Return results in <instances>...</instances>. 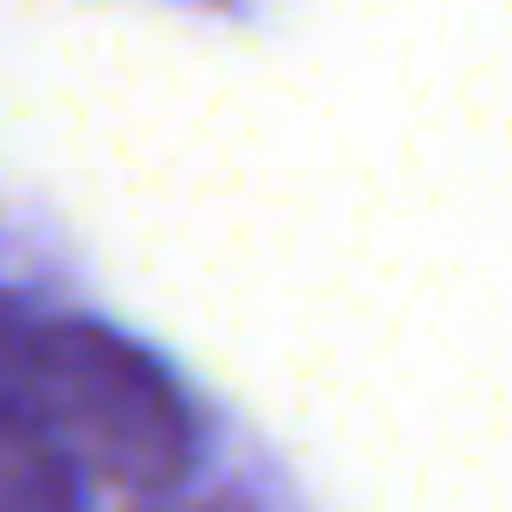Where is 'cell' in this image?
Listing matches in <instances>:
<instances>
[{
  "label": "cell",
  "instance_id": "1",
  "mask_svg": "<svg viewBox=\"0 0 512 512\" xmlns=\"http://www.w3.org/2000/svg\"><path fill=\"white\" fill-rule=\"evenodd\" d=\"M15 414L78 470L120 491H169L197 463L183 386L106 323H29Z\"/></svg>",
  "mask_w": 512,
  "mask_h": 512
},
{
  "label": "cell",
  "instance_id": "2",
  "mask_svg": "<svg viewBox=\"0 0 512 512\" xmlns=\"http://www.w3.org/2000/svg\"><path fill=\"white\" fill-rule=\"evenodd\" d=\"M0 512H85L78 470L22 414H0Z\"/></svg>",
  "mask_w": 512,
  "mask_h": 512
},
{
  "label": "cell",
  "instance_id": "3",
  "mask_svg": "<svg viewBox=\"0 0 512 512\" xmlns=\"http://www.w3.org/2000/svg\"><path fill=\"white\" fill-rule=\"evenodd\" d=\"M22 351H29V316L0 295V414H15V379H22Z\"/></svg>",
  "mask_w": 512,
  "mask_h": 512
},
{
  "label": "cell",
  "instance_id": "4",
  "mask_svg": "<svg viewBox=\"0 0 512 512\" xmlns=\"http://www.w3.org/2000/svg\"><path fill=\"white\" fill-rule=\"evenodd\" d=\"M141 512H246V505H239V498H218V491L197 498V491H176V484H169V491H148Z\"/></svg>",
  "mask_w": 512,
  "mask_h": 512
}]
</instances>
